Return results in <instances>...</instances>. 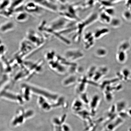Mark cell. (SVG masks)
Returning <instances> with one entry per match:
<instances>
[{"instance_id":"obj_1","label":"cell","mask_w":131,"mask_h":131,"mask_svg":"<svg viewBox=\"0 0 131 131\" xmlns=\"http://www.w3.org/2000/svg\"><path fill=\"white\" fill-rule=\"evenodd\" d=\"M98 14L97 13L94 12L92 13L83 20L77 22L76 30L73 37V41L77 43L79 42L82 37L85 29L98 20Z\"/></svg>"},{"instance_id":"obj_2","label":"cell","mask_w":131,"mask_h":131,"mask_svg":"<svg viewBox=\"0 0 131 131\" xmlns=\"http://www.w3.org/2000/svg\"><path fill=\"white\" fill-rule=\"evenodd\" d=\"M80 3H67L59 7L58 13L60 16L71 21L78 22L80 20L78 14Z\"/></svg>"},{"instance_id":"obj_3","label":"cell","mask_w":131,"mask_h":131,"mask_svg":"<svg viewBox=\"0 0 131 131\" xmlns=\"http://www.w3.org/2000/svg\"><path fill=\"white\" fill-rule=\"evenodd\" d=\"M25 38L39 49L46 43L47 38L39 31L29 29L27 31Z\"/></svg>"},{"instance_id":"obj_4","label":"cell","mask_w":131,"mask_h":131,"mask_svg":"<svg viewBox=\"0 0 131 131\" xmlns=\"http://www.w3.org/2000/svg\"><path fill=\"white\" fill-rule=\"evenodd\" d=\"M0 99L20 104H24V102L20 94L11 91L6 88L0 92Z\"/></svg>"},{"instance_id":"obj_5","label":"cell","mask_w":131,"mask_h":131,"mask_svg":"<svg viewBox=\"0 0 131 131\" xmlns=\"http://www.w3.org/2000/svg\"><path fill=\"white\" fill-rule=\"evenodd\" d=\"M37 49L31 42L25 38L20 42L17 54L23 60Z\"/></svg>"},{"instance_id":"obj_6","label":"cell","mask_w":131,"mask_h":131,"mask_svg":"<svg viewBox=\"0 0 131 131\" xmlns=\"http://www.w3.org/2000/svg\"><path fill=\"white\" fill-rule=\"evenodd\" d=\"M31 92L38 94L41 97L45 98L47 100L52 101H57L58 96L56 94L50 93L46 90L42 89L37 87L29 85Z\"/></svg>"},{"instance_id":"obj_7","label":"cell","mask_w":131,"mask_h":131,"mask_svg":"<svg viewBox=\"0 0 131 131\" xmlns=\"http://www.w3.org/2000/svg\"><path fill=\"white\" fill-rule=\"evenodd\" d=\"M42 9L53 12H58L59 7L57 4L49 0H32Z\"/></svg>"},{"instance_id":"obj_8","label":"cell","mask_w":131,"mask_h":131,"mask_svg":"<svg viewBox=\"0 0 131 131\" xmlns=\"http://www.w3.org/2000/svg\"><path fill=\"white\" fill-rule=\"evenodd\" d=\"M43 9L32 1H29L24 5L25 11L29 15H40L43 12Z\"/></svg>"},{"instance_id":"obj_9","label":"cell","mask_w":131,"mask_h":131,"mask_svg":"<svg viewBox=\"0 0 131 131\" xmlns=\"http://www.w3.org/2000/svg\"><path fill=\"white\" fill-rule=\"evenodd\" d=\"M65 58L70 62L79 59L84 56L82 51L79 49L73 48L68 49L64 53Z\"/></svg>"},{"instance_id":"obj_10","label":"cell","mask_w":131,"mask_h":131,"mask_svg":"<svg viewBox=\"0 0 131 131\" xmlns=\"http://www.w3.org/2000/svg\"><path fill=\"white\" fill-rule=\"evenodd\" d=\"M82 38L85 49L88 50L94 45L96 40L93 33L90 31L86 32L83 34Z\"/></svg>"},{"instance_id":"obj_11","label":"cell","mask_w":131,"mask_h":131,"mask_svg":"<svg viewBox=\"0 0 131 131\" xmlns=\"http://www.w3.org/2000/svg\"><path fill=\"white\" fill-rule=\"evenodd\" d=\"M26 120L24 111L22 109L18 110L13 121L12 124L15 126L21 125Z\"/></svg>"},{"instance_id":"obj_12","label":"cell","mask_w":131,"mask_h":131,"mask_svg":"<svg viewBox=\"0 0 131 131\" xmlns=\"http://www.w3.org/2000/svg\"><path fill=\"white\" fill-rule=\"evenodd\" d=\"M124 119L118 116L106 124L105 128L109 131H114L123 123Z\"/></svg>"},{"instance_id":"obj_13","label":"cell","mask_w":131,"mask_h":131,"mask_svg":"<svg viewBox=\"0 0 131 131\" xmlns=\"http://www.w3.org/2000/svg\"><path fill=\"white\" fill-rule=\"evenodd\" d=\"M49 65L51 68L57 72L63 73L65 71L64 66L54 60L49 62Z\"/></svg>"},{"instance_id":"obj_14","label":"cell","mask_w":131,"mask_h":131,"mask_svg":"<svg viewBox=\"0 0 131 131\" xmlns=\"http://www.w3.org/2000/svg\"><path fill=\"white\" fill-rule=\"evenodd\" d=\"M110 32V29L107 27L99 28L96 29L93 33L95 40L99 39L108 34Z\"/></svg>"},{"instance_id":"obj_15","label":"cell","mask_w":131,"mask_h":131,"mask_svg":"<svg viewBox=\"0 0 131 131\" xmlns=\"http://www.w3.org/2000/svg\"><path fill=\"white\" fill-rule=\"evenodd\" d=\"M15 27V25L13 21H8L0 25V32L2 33H6L13 30Z\"/></svg>"},{"instance_id":"obj_16","label":"cell","mask_w":131,"mask_h":131,"mask_svg":"<svg viewBox=\"0 0 131 131\" xmlns=\"http://www.w3.org/2000/svg\"><path fill=\"white\" fill-rule=\"evenodd\" d=\"M38 103L41 108L45 111H50L53 108L51 103L48 102L45 98L40 96L38 100Z\"/></svg>"},{"instance_id":"obj_17","label":"cell","mask_w":131,"mask_h":131,"mask_svg":"<svg viewBox=\"0 0 131 131\" xmlns=\"http://www.w3.org/2000/svg\"><path fill=\"white\" fill-rule=\"evenodd\" d=\"M16 14L15 18L17 22L22 23L27 22L28 20L29 14L25 11H23Z\"/></svg>"},{"instance_id":"obj_18","label":"cell","mask_w":131,"mask_h":131,"mask_svg":"<svg viewBox=\"0 0 131 131\" xmlns=\"http://www.w3.org/2000/svg\"><path fill=\"white\" fill-rule=\"evenodd\" d=\"M112 18L106 13L101 11V12L98 14V20L103 24H109Z\"/></svg>"},{"instance_id":"obj_19","label":"cell","mask_w":131,"mask_h":131,"mask_svg":"<svg viewBox=\"0 0 131 131\" xmlns=\"http://www.w3.org/2000/svg\"><path fill=\"white\" fill-rule=\"evenodd\" d=\"M14 14V10L9 7L0 11V16L7 18L12 17Z\"/></svg>"},{"instance_id":"obj_20","label":"cell","mask_w":131,"mask_h":131,"mask_svg":"<svg viewBox=\"0 0 131 131\" xmlns=\"http://www.w3.org/2000/svg\"><path fill=\"white\" fill-rule=\"evenodd\" d=\"M131 44L127 40H124L119 44L118 48V50L126 52L130 49Z\"/></svg>"},{"instance_id":"obj_21","label":"cell","mask_w":131,"mask_h":131,"mask_svg":"<svg viewBox=\"0 0 131 131\" xmlns=\"http://www.w3.org/2000/svg\"><path fill=\"white\" fill-rule=\"evenodd\" d=\"M127 106V103L125 101H119L115 105L116 112L118 114L119 113L125 111Z\"/></svg>"},{"instance_id":"obj_22","label":"cell","mask_w":131,"mask_h":131,"mask_svg":"<svg viewBox=\"0 0 131 131\" xmlns=\"http://www.w3.org/2000/svg\"><path fill=\"white\" fill-rule=\"evenodd\" d=\"M122 20L119 18L113 17L111 18L109 25L111 27L114 28H117L122 25Z\"/></svg>"},{"instance_id":"obj_23","label":"cell","mask_w":131,"mask_h":131,"mask_svg":"<svg viewBox=\"0 0 131 131\" xmlns=\"http://www.w3.org/2000/svg\"><path fill=\"white\" fill-rule=\"evenodd\" d=\"M127 54L126 52L117 50L116 57L117 60L119 63H123L125 62L127 59Z\"/></svg>"},{"instance_id":"obj_24","label":"cell","mask_w":131,"mask_h":131,"mask_svg":"<svg viewBox=\"0 0 131 131\" xmlns=\"http://www.w3.org/2000/svg\"><path fill=\"white\" fill-rule=\"evenodd\" d=\"M83 103L78 100L75 101L72 105V109L76 113L83 110Z\"/></svg>"},{"instance_id":"obj_25","label":"cell","mask_w":131,"mask_h":131,"mask_svg":"<svg viewBox=\"0 0 131 131\" xmlns=\"http://www.w3.org/2000/svg\"><path fill=\"white\" fill-rule=\"evenodd\" d=\"M77 81L76 77L74 76H71L68 77L63 81V85L68 86L74 84Z\"/></svg>"},{"instance_id":"obj_26","label":"cell","mask_w":131,"mask_h":131,"mask_svg":"<svg viewBox=\"0 0 131 131\" xmlns=\"http://www.w3.org/2000/svg\"><path fill=\"white\" fill-rule=\"evenodd\" d=\"M96 2L100 6L101 9L106 7H114V5L108 0H97Z\"/></svg>"},{"instance_id":"obj_27","label":"cell","mask_w":131,"mask_h":131,"mask_svg":"<svg viewBox=\"0 0 131 131\" xmlns=\"http://www.w3.org/2000/svg\"><path fill=\"white\" fill-rule=\"evenodd\" d=\"M25 0H14L11 1L9 7L14 10V9L24 5Z\"/></svg>"},{"instance_id":"obj_28","label":"cell","mask_w":131,"mask_h":131,"mask_svg":"<svg viewBox=\"0 0 131 131\" xmlns=\"http://www.w3.org/2000/svg\"><path fill=\"white\" fill-rule=\"evenodd\" d=\"M107 50L103 47H99L95 51V54L99 57H104L107 55Z\"/></svg>"},{"instance_id":"obj_29","label":"cell","mask_w":131,"mask_h":131,"mask_svg":"<svg viewBox=\"0 0 131 131\" xmlns=\"http://www.w3.org/2000/svg\"><path fill=\"white\" fill-rule=\"evenodd\" d=\"M101 9V11H103L112 17H114L115 14V11L114 7H106L103 8Z\"/></svg>"},{"instance_id":"obj_30","label":"cell","mask_w":131,"mask_h":131,"mask_svg":"<svg viewBox=\"0 0 131 131\" xmlns=\"http://www.w3.org/2000/svg\"><path fill=\"white\" fill-rule=\"evenodd\" d=\"M94 97L93 99L92 100L91 104H90V106H91L92 111L93 112H94L95 111V110L97 106L98 101L99 100V98H98L97 100L98 97V96H96V100H95L96 96H95Z\"/></svg>"},{"instance_id":"obj_31","label":"cell","mask_w":131,"mask_h":131,"mask_svg":"<svg viewBox=\"0 0 131 131\" xmlns=\"http://www.w3.org/2000/svg\"><path fill=\"white\" fill-rule=\"evenodd\" d=\"M56 55L55 52L53 50H50L47 52L45 54V58L48 61L53 60L54 57Z\"/></svg>"},{"instance_id":"obj_32","label":"cell","mask_w":131,"mask_h":131,"mask_svg":"<svg viewBox=\"0 0 131 131\" xmlns=\"http://www.w3.org/2000/svg\"><path fill=\"white\" fill-rule=\"evenodd\" d=\"M123 18L127 21H131V11L126 9L122 14Z\"/></svg>"},{"instance_id":"obj_33","label":"cell","mask_w":131,"mask_h":131,"mask_svg":"<svg viewBox=\"0 0 131 131\" xmlns=\"http://www.w3.org/2000/svg\"><path fill=\"white\" fill-rule=\"evenodd\" d=\"M10 4L9 0H1L0 1V11L9 7Z\"/></svg>"},{"instance_id":"obj_34","label":"cell","mask_w":131,"mask_h":131,"mask_svg":"<svg viewBox=\"0 0 131 131\" xmlns=\"http://www.w3.org/2000/svg\"><path fill=\"white\" fill-rule=\"evenodd\" d=\"M95 1V0H85V3L82 5L81 7H83L84 9L91 7L94 5Z\"/></svg>"},{"instance_id":"obj_35","label":"cell","mask_w":131,"mask_h":131,"mask_svg":"<svg viewBox=\"0 0 131 131\" xmlns=\"http://www.w3.org/2000/svg\"><path fill=\"white\" fill-rule=\"evenodd\" d=\"M6 48L3 43L0 44V59L2 60L4 58V56L6 53Z\"/></svg>"},{"instance_id":"obj_36","label":"cell","mask_w":131,"mask_h":131,"mask_svg":"<svg viewBox=\"0 0 131 131\" xmlns=\"http://www.w3.org/2000/svg\"><path fill=\"white\" fill-rule=\"evenodd\" d=\"M24 113L26 119L31 118L33 117L34 115V111L30 109L24 111Z\"/></svg>"},{"instance_id":"obj_37","label":"cell","mask_w":131,"mask_h":131,"mask_svg":"<svg viewBox=\"0 0 131 131\" xmlns=\"http://www.w3.org/2000/svg\"><path fill=\"white\" fill-rule=\"evenodd\" d=\"M52 122L54 126H61L62 124L60 117H54L52 119Z\"/></svg>"},{"instance_id":"obj_38","label":"cell","mask_w":131,"mask_h":131,"mask_svg":"<svg viewBox=\"0 0 131 131\" xmlns=\"http://www.w3.org/2000/svg\"><path fill=\"white\" fill-rule=\"evenodd\" d=\"M61 126L62 131H71L70 127L65 123L62 124Z\"/></svg>"},{"instance_id":"obj_39","label":"cell","mask_w":131,"mask_h":131,"mask_svg":"<svg viewBox=\"0 0 131 131\" xmlns=\"http://www.w3.org/2000/svg\"><path fill=\"white\" fill-rule=\"evenodd\" d=\"M124 6L126 9L131 11V0H125Z\"/></svg>"},{"instance_id":"obj_40","label":"cell","mask_w":131,"mask_h":131,"mask_svg":"<svg viewBox=\"0 0 131 131\" xmlns=\"http://www.w3.org/2000/svg\"><path fill=\"white\" fill-rule=\"evenodd\" d=\"M112 4H114V5L117 3L121 2L124 1H125V0H108Z\"/></svg>"},{"instance_id":"obj_41","label":"cell","mask_w":131,"mask_h":131,"mask_svg":"<svg viewBox=\"0 0 131 131\" xmlns=\"http://www.w3.org/2000/svg\"><path fill=\"white\" fill-rule=\"evenodd\" d=\"M57 2L61 4V5L64 4L68 3V0H57Z\"/></svg>"},{"instance_id":"obj_42","label":"cell","mask_w":131,"mask_h":131,"mask_svg":"<svg viewBox=\"0 0 131 131\" xmlns=\"http://www.w3.org/2000/svg\"><path fill=\"white\" fill-rule=\"evenodd\" d=\"M54 131H62L61 126H54Z\"/></svg>"},{"instance_id":"obj_43","label":"cell","mask_w":131,"mask_h":131,"mask_svg":"<svg viewBox=\"0 0 131 131\" xmlns=\"http://www.w3.org/2000/svg\"><path fill=\"white\" fill-rule=\"evenodd\" d=\"M126 112L129 117H131V108L128 109Z\"/></svg>"},{"instance_id":"obj_44","label":"cell","mask_w":131,"mask_h":131,"mask_svg":"<svg viewBox=\"0 0 131 131\" xmlns=\"http://www.w3.org/2000/svg\"><path fill=\"white\" fill-rule=\"evenodd\" d=\"M49 1L55 3V4H57V0H49Z\"/></svg>"},{"instance_id":"obj_45","label":"cell","mask_w":131,"mask_h":131,"mask_svg":"<svg viewBox=\"0 0 131 131\" xmlns=\"http://www.w3.org/2000/svg\"><path fill=\"white\" fill-rule=\"evenodd\" d=\"M102 131H108L107 129H106L105 127L102 130Z\"/></svg>"},{"instance_id":"obj_46","label":"cell","mask_w":131,"mask_h":131,"mask_svg":"<svg viewBox=\"0 0 131 131\" xmlns=\"http://www.w3.org/2000/svg\"><path fill=\"white\" fill-rule=\"evenodd\" d=\"M127 131H131V127L129 128L128 130Z\"/></svg>"},{"instance_id":"obj_47","label":"cell","mask_w":131,"mask_h":131,"mask_svg":"<svg viewBox=\"0 0 131 131\" xmlns=\"http://www.w3.org/2000/svg\"><path fill=\"white\" fill-rule=\"evenodd\" d=\"M2 40L1 38H0V44H2Z\"/></svg>"},{"instance_id":"obj_48","label":"cell","mask_w":131,"mask_h":131,"mask_svg":"<svg viewBox=\"0 0 131 131\" xmlns=\"http://www.w3.org/2000/svg\"><path fill=\"white\" fill-rule=\"evenodd\" d=\"M14 1V0H11V1Z\"/></svg>"}]
</instances>
